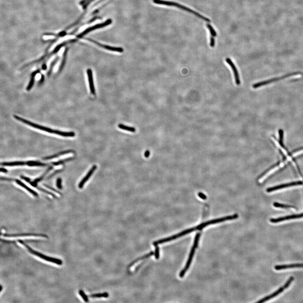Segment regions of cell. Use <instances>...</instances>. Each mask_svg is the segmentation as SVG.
<instances>
[{
	"mask_svg": "<svg viewBox=\"0 0 303 303\" xmlns=\"http://www.w3.org/2000/svg\"><path fill=\"white\" fill-rule=\"evenodd\" d=\"M14 117L17 120L19 121H21L22 123L27 124V125L31 126L35 128H37V129L43 130V131L48 132V133L55 134L61 136H64V137H74L75 136V133L73 132H63V131H60V130H53V129H51V128H49L40 126V125H38V124L32 123L30 121H28L27 120L23 119V118L19 117V116H16V115H14Z\"/></svg>",
	"mask_w": 303,
	"mask_h": 303,
	"instance_id": "obj_1",
	"label": "cell"
},
{
	"mask_svg": "<svg viewBox=\"0 0 303 303\" xmlns=\"http://www.w3.org/2000/svg\"><path fill=\"white\" fill-rule=\"evenodd\" d=\"M153 2L154 3H155V4H159V5H165V6H170V7H176L179 8V9H181L183 10L184 11H187V12H189V13H190L191 14L195 15V16H197V17H198L199 18L203 19L204 21H206V22H211V20H210L209 19L205 17L204 16H203V15H201V14H199V13H197L196 11H194L193 10H192L191 9H189V8L187 7H186L183 6V5L179 4V3H177L173 2L168 1H163V0H153Z\"/></svg>",
	"mask_w": 303,
	"mask_h": 303,
	"instance_id": "obj_2",
	"label": "cell"
},
{
	"mask_svg": "<svg viewBox=\"0 0 303 303\" xmlns=\"http://www.w3.org/2000/svg\"><path fill=\"white\" fill-rule=\"evenodd\" d=\"M18 242L19 243L21 244L22 245L24 246L27 248V249L28 251L30 254L39 257V258L42 259V260H45L46 262H49L55 264L60 265H60H62V264H63V262L60 259L49 257V256H47L43 254H41V253H39V252L34 251L22 240H18Z\"/></svg>",
	"mask_w": 303,
	"mask_h": 303,
	"instance_id": "obj_3",
	"label": "cell"
},
{
	"mask_svg": "<svg viewBox=\"0 0 303 303\" xmlns=\"http://www.w3.org/2000/svg\"><path fill=\"white\" fill-rule=\"evenodd\" d=\"M200 237H201V233H197L196 236L195 237L193 245V247H192V249H191V251H190V254H189L188 259L187 262L186 264L185 267L183 268V270L181 271L180 274H179V277L181 278H182L184 277V275L186 273L188 270L189 268L190 267V264H191L194 255L195 251L196 249L197 245H198V241H199V239H200Z\"/></svg>",
	"mask_w": 303,
	"mask_h": 303,
	"instance_id": "obj_4",
	"label": "cell"
},
{
	"mask_svg": "<svg viewBox=\"0 0 303 303\" xmlns=\"http://www.w3.org/2000/svg\"><path fill=\"white\" fill-rule=\"evenodd\" d=\"M300 73H300V72H294L288 73V74H286V75H284V76L279 77L271 78V79L267 80H264V81L258 82V83H256V84H254V85H253L252 87L253 88H258L260 87L264 86L267 85H268L269 84L277 82V81H278L279 80H281L284 79H285V78L290 77L292 76L299 75Z\"/></svg>",
	"mask_w": 303,
	"mask_h": 303,
	"instance_id": "obj_5",
	"label": "cell"
},
{
	"mask_svg": "<svg viewBox=\"0 0 303 303\" xmlns=\"http://www.w3.org/2000/svg\"><path fill=\"white\" fill-rule=\"evenodd\" d=\"M294 277H290V278L288 279L287 281L286 282V283H285L283 286H282L281 287L279 288L277 291H275V292L272 293V294H271L270 295L267 296L262 298V299H261L260 301H258V302H257V303H262L265 302L269 301L270 299L274 298L277 296H278V295H279L280 294H281L282 292H283L285 289L287 288H288L290 286V284H291V282L294 281Z\"/></svg>",
	"mask_w": 303,
	"mask_h": 303,
	"instance_id": "obj_6",
	"label": "cell"
},
{
	"mask_svg": "<svg viewBox=\"0 0 303 303\" xmlns=\"http://www.w3.org/2000/svg\"><path fill=\"white\" fill-rule=\"evenodd\" d=\"M303 185V180L299 181H294V182H290V183H286V184H282L276 186L268 188L267 189V193H271L274 191H277L278 190L283 189L291 187L296 186L300 185Z\"/></svg>",
	"mask_w": 303,
	"mask_h": 303,
	"instance_id": "obj_7",
	"label": "cell"
},
{
	"mask_svg": "<svg viewBox=\"0 0 303 303\" xmlns=\"http://www.w3.org/2000/svg\"><path fill=\"white\" fill-rule=\"evenodd\" d=\"M302 218H303V213H299V214H294V215L278 217L277 218H272L270 219V221L272 223H278L282 222V221H285L300 219Z\"/></svg>",
	"mask_w": 303,
	"mask_h": 303,
	"instance_id": "obj_8",
	"label": "cell"
},
{
	"mask_svg": "<svg viewBox=\"0 0 303 303\" xmlns=\"http://www.w3.org/2000/svg\"><path fill=\"white\" fill-rule=\"evenodd\" d=\"M3 237H37L48 238L47 235L42 234L36 233H21V234H2Z\"/></svg>",
	"mask_w": 303,
	"mask_h": 303,
	"instance_id": "obj_9",
	"label": "cell"
},
{
	"mask_svg": "<svg viewBox=\"0 0 303 303\" xmlns=\"http://www.w3.org/2000/svg\"><path fill=\"white\" fill-rule=\"evenodd\" d=\"M112 21L111 19H108L107 21H105V22H103V23H101V24H98V25H95L93 26L92 27H89V28L87 29L86 30H85L84 32H83L80 35L79 37L80 38H82L83 36H84L85 35L88 33L89 32H92V31L95 30V29H100V28H103V27L107 26L110 25L112 23Z\"/></svg>",
	"mask_w": 303,
	"mask_h": 303,
	"instance_id": "obj_10",
	"label": "cell"
},
{
	"mask_svg": "<svg viewBox=\"0 0 303 303\" xmlns=\"http://www.w3.org/2000/svg\"><path fill=\"white\" fill-rule=\"evenodd\" d=\"M226 61L229 64V65L231 67V68L232 69V70H233L236 84L237 85H239L240 84V79H239V75L238 71H237L236 67L235 66L234 63L232 62L231 59H229V58H226Z\"/></svg>",
	"mask_w": 303,
	"mask_h": 303,
	"instance_id": "obj_11",
	"label": "cell"
},
{
	"mask_svg": "<svg viewBox=\"0 0 303 303\" xmlns=\"http://www.w3.org/2000/svg\"><path fill=\"white\" fill-rule=\"evenodd\" d=\"M21 177L22 178V179H24L25 181H27L28 183H29L30 185H31L32 186L36 188L38 190H40V191H42L43 193H45L47 194L51 195L54 198H57L56 196L54 194L52 193H51V192H49V191H47V190H45L44 189L42 188L39 187L37 186V183L35 182L34 181H32L31 180L29 179L28 178L26 177H24V176H21Z\"/></svg>",
	"mask_w": 303,
	"mask_h": 303,
	"instance_id": "obj_12",
	"label": "cell"
},
{
	"mask_svg": "<svg viewBox=\"0 0 303 303\" xmlns=\"http://www.w3.org/2000/svg\"><path fill=\"white\" fill-rule=\"evenodd\" d=\"M88 76V82H89V88L90 92L92 94L95 95V89L94 86L93 77L92 71L91 69H88L87 70Z\"/></svg>",
	"mask_w": 303,
	"mask_h": 303,
	"instance_id": "obj_13",
	"label": "cell"
},
{
	"mask_svg": "<svg viewBox=\"0 0 303 303\" xmlns=\"http://www.w3.org/2000/svg\"><path fill=\"white\" fill-rule=\"evenodd\" d=\"M207 27L210 33V45L211 47H213L215 44V37L217 36V33L213 26L209 24H207Z\"/></svg>",
	"mask_w": 303,
	"mask_h": 303,
	"instance_id": "obj_14",
	"label": "cell"
},
{
	"mask_svg": "<svg viewBox=\"0 0 303 303\" xmlns=\"http://www.w3.org/2000/svg\"><path fill=\"white\" fill-rule=\"evenodd\" d=\"M96 168H97V166H96V165H94V166L92 167V169L89 170L88 173L86 174V176L83 179L80 181V182L79 186H78L79 188L81 189L83 188V187H84V185L85 184L86 182L88 180L89 178L92 176L93 173L96 170Z\"/></svg>",
	"mask_w": 303,
	"mask_h": 303,
	"instance_id": "obj_15",
	"label": "cell"
},
{
	"mask_svg": "<svg viewBox=\"0 0 303 303\" xmlns=\"http://www.w3.org/2000/svg\"><path fill=\"white\" fill-rule=\"evenodd\" d=\"M95 44L101 47V48H103V49L108 50L119 53H122L123 52V48H120V47H113V46H110V45H104L100 43L97 41L96 42Z\"/></svg>",
	"mask_w": 303,
	"mask_h": 303,
	"instance_id": "obj_16",
	"label": "cell"
},
{
	"mask_svg": "<svg viewBox=\"0 0 303 303\" xmlns=\"http://www.w3.org/2000/svg\"><path fill=\"white\" fill-rule=\"evenodd\" d=\"M15 181H16V183H17V184H18V185H20V186L22 187L25 188V189L27 190L28 192L31 193L32 194V195H33V196H38V194H37L36 192H35V191H34L33 190V189H31L30 188L28 187V186H27V185H25L24 183H23L22 181H20V180H18V179H16Z\"/></svg>",
	"mask_w": 303,
	"mask_h": 303,
	"instance_id": "obj_17",
	"label": "cell"
},
{
	"mask_svg": "<svg viewBox=\"0 0 303 303\" xmlns=\"http://www.w3.org/2000/svg\"><path fill=\"white\" fill-rule=\"evenodd\" d=\"M2 166H21L25 165V162L15 161L12 162H4L1 163Z\"/></svg>",
	"mask_w": 303,
	"mask_h": 303,
	"instance_id": "obj_18",
	"label": "cell"
},
{
	"mask_svg": "<svg viewBox=\"0 0 303 303\" xmlns=\"http://www.w3.org/2000/svg\"><path fill=\"white\" fill-rule=\"evenodd\" d=\"M51 163L50 164H48V163H43L40 162L39 161H29L25 162V165H27L30 166H48V165H51Z\"/></svg>",
	"mask_w": 303,
	"mask_h": 303,
	"instance_id": "obj_19",
	"label": "cell"
},
{
	"mask_svg": "<svg viewBox=\"0 0 303 303\" xmlns=\"http://www.w3.org/2000/svg\"><path fill=\"white\" fill-rule=\"evenodd\" d=\"M154 254V253L153 251H151L149 253V254H146L144 255L143 256H141V257H139L138 258H137L136 260H134V261H133L132 262L130 263L129 266H128V268H130V267H132L133 265H134L135 264L137 263L138 261L144 260V259H146V258H148V257H150V256H153Z\"/></svg>",
	"mask_w": 303,
	"mask_h": 303,
	"instance_id": "obj_20",
	"label": "cell"
},
{
	"mask_svg": "<svg viewBox=\"0 0 303 303\" xmlns=\"http://www.w3.org/2000/svg\"><path fill=\"white\" fill-rule=\"evenodd\" d=\"M73 152V151L70 150H67L65 151H62L60 152V153H58L54 155H52L50 156H48V157H45V158H43V160H50V159H55V158H57V157H59V156H61V155H64L67 154L69 153H72ZM74 153V152H73Z\"/></svg>",
	"mask_w": 303,
	"mask_h": 303,
	"instance_id": "obj_21",
	"label": "cell"
},
{
	"mask_svg": "<svg viewBox=\"0 0 303 303\" xmlns=\"http://www.w3.org/2000/svg\"><path fill=\"white\" fill-rule=\"evenodd\" d=\"M273 205L275 208H281V209H296V208L295 206L280 203H277V202L274 203H273Z\"/></svg>",
	"mask_w": 303,
	"mask_h": 303,
	"instance_id": "obj_22",
	"label": "cell"
},
{
	"mask_svg": "<svg viewBox=\"0 0 303 303\" xmlns=\"http://www.w3.org/2000/svg\"><path fill=\"white\" fill-rule=\"evenodd\" d=\"M40 71L39 70H36V71H34L33 72V73L31 75V79H30V82H29V85L27 87V91H29L30 89L32 88V87L34 83L35 78V76L37 73L39 72Z\"/></svg>",
	"mask_w": 303,
	"mask_h": 303,
	"instance_id": "obj_23",
	"label": "cell"
},
{
	"mask_svg": "<svg viewBox=\"0 0 303 303\" xmlns=\"http://www.w3.org/2000/svg\"><path fill=\"white\" fill-rule=\"evenodd\" d=\"M118 126L120 129H123V130H127V131H130V132H135L136 131V129L134 128L125 126V125L122 124H119Z\"/></svg>",
	"mask_w": 303,
	"mask_h": 303,
	"instance_id": "obj_24",
	"label": "cell"
},
{
	"mask_svg": "<svg viewBox=\"0 0 303 303\" xmlns=\"http://www.w3.org/2000/svg\"><path fill=\"white\" fill-rule=\"evenodd\" d=\"M109 294L107 292L102 294H93L89 296V297L92 298H108Z\"/></svg>",
	"mask_w": 303,
	"mask_h": 303,
	"instance_id": "obj_25",
	"label": "cell"
},
{
	"mask_svg": "<svg viewBox=\"0 0 303 303\" xmlns=\"http://www.w3.org/2000/svg\"><path fill=\"white\" fill-rule=\"evenodd\" d=\"M79 294L80 296L82 297V298H83V300L85 302H88L89 300H88V297L85 294L83 290H80L79 291Z\"/></svg>",
	"mask_w": 303,
	"mask_h": 303,
	"instance_id": "obj_26",
	"label": "cell"
},
{
	"mask_svg": "<svg viewBox=\"0 0 303 303\" xmlns=\"http://www.w3.org/2000/svg\"><path fill=\"white\" fill-rule=\"evenodd\" d=\"M67 49L65 50V52L64 53V54H63V60H62V62L61 65L60 67V69H59V71H60L62 70L63 69V67H64V65H65V60H66V56H67Z\"/></svg>",
	"mask_w": 303,
	"mask_h": 303,
	"instance_id": "obj_27",
	"label": "cell"
},
{
	"mask_svg": "<svg viewBox=\"0 0 303 303\" xmlns=\"http://www.w3.org/2000/svg\"><path fill=\"white\" fill-rule=\"evenodd\" d=\"M52 167H50V168H49V169H48L47 170V171H46V172H45V173H44V174H43V175L42 176H41V177H40L38 178L37 179H35V180L34 181L35 182V183H37V182H39L40 181L42 180V179H43V177H44V176H45V175H46V173H48V172H49V171H50L52 170Z\"/></svg>",
	"mask_w": 303,
	"mask_h": 303,
	"instance_id": "obj_28",
	"label": "cell"
},
{
	"mask_svg": "<svg viewBox=\"0 0 303 303\" xmlns=\"http://www.w3.org/2000/svg\"><path fill=\"white\" fill-rule=\"evenodd\" d=\"M155 256L156 260H159L160 258V248L158 245L155 246Z\"/></svg>",
	"mask_w": 303,
	"mask_h": 303,
	"instance_id": "obj_29",
	"label": "cell"
},
{
	"mask_svg": "<svg viewBox=\"0 0 303 303\" xmlns=\"http://www.w3.org/2000/svg\"><path fill=\"white\" fill-rule=\"evenodd\" d=\"M57 186L59 189H62V179L60 178H58L57 181Z\"/></svg>",
	"mask_w": 303,
	"mask_h": 303,
	"instance_id": "obj_30",
	"label": "cell"
},
{
	"mask_svg": "<svg viewBox=\"0 0 303 303\" xmlns=\"http://www.w3.org/2000/svg\"><path fill=\"white\" fill-rule=\"evenodd\" d=\"M44 185V186L45 187H46V188H48L49 189H51V190L54 191V192H56V193H58L59 194L62 195V194L61 193H60L59 191H58V190H56V189H54L53 188L47 185Z\"/></svg>",
	"mask_w": 303,
	"mask_h": 303,
	"instance_id": "obj_31",
	"label": "cell"
},
{
	"mask_svg": "<svg viewBox=\"0 0 303 303\" xmlns=\"http://www.w3.org/2000/svg\"><path fill=\"white\" fill-rule=\"evenodd\" d=\"M58 60V58H57V59H56V60H54V61L53 62H52V63L51 64V65L50 66V68L49 71V73H48V74H49V73H50L51 70H52V69L53 67L54 66V65H55V63H56V62H57V60Z\"/></svg>",
	"mask_w": 303,
	"mask_h": 303,
	"instance_id": "obj_32",
	"label": "cell"
},
{
	"mask_svg": "<svg viewBox=\"0 0 303 303\" xmlns=\"http://www.w3.org/2000/svg\"><path fill=\"white\" fill-rule=\"evenodd\" d=\"M150 152L149 150L146 151L144 154V157L145 158H147L150 156Z\"/></svg>",
	"mask_w": 303,
	"mask_h": 303,
	"instance_id": "obj_33",
	"label": "cell"
},
{
	"mask_svg": "<svg viewBox=\"0 0 303 303\" xmlns=\"http://www.w3.org/2000/svg\"><path fill=\"white\" fill-rule=\"evenodd\" d=\"M1 171L3 173H7L8 171L4 168H1Z\"/></svg>",
	"mask_w": 303,
	"mask_h": 303,
	"instance_id": "obj_34",
	"label": "cell"
},
{
	"mask_svg": "<svg viewBox=\"0 0 303 303\" xmlns=\"http://www.w3.org/2000/svg\"><path fill=\"white\" fill-rule=\"evenodd\" d=\"M60 171H55V172H54V173H52V175H51V176H50V177H49V178H48V179H49L50 178L52 177V176H53L54 175V174H56V173H58V172H60Z\"/></svg>",
	"mask_w": 303,
	"mask_h": 303,
	"instance_id": "obj_35",
	"label": "cell"
},
{
	"mask_svg": "<svg viewBox=\"0 0 303 303\" xmlns=\"http://www.w3.org/2000/svg\"><path fill=\"white\" fill-rule=\"evenodd\" d=\"M46 65H43V67H42L43 70H45V69H46Z\"/></svg>",
	"mask_w": 303,
	"mask_h": 303,
	"instance_id": "obj_36",
	"label": "cell"
},
{
	"mask_svg": "<svg viewBox=\"0 0 303 303\" xmlns=\"http://www.w3.org/2000/svg\"><path fill=\"white\" fill-rule=\"evenodd\" d=\"M2 289H3V286H1V292L2 290Z\"/></svg>",
	"mask_w": 303,
	"mask_h": 303,
	"instance_id": "obj_37",
	"label": "cell"
}]
</instances>
